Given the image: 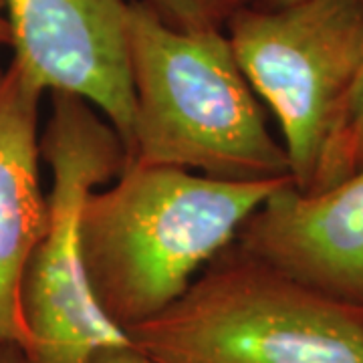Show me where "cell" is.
Segmentation results:
<instances>
[{"label":"cell","mask_w":363,"mask_h":363,"mask_svg":"<svg viewBox=\"0 0 363 363\" xmlns=\"http://www.w3.org/2000/svg\"><path fill=\"white\" fill-rule=\"evenodd\" d=\"M286 178L218 180L128 162L83 208V259L101 311L131 329L166 311Z\"/></svg>","instance_id":"1"},{"label":"cell","mask_w":363,"mask_h":363,"mask_svg":"<svg viewBox=\"0 0 363 363\" xmlns=\"http://www.w3.org/2000/svg\"><path fill=\"white\" fill-rule=\"evenodd\" d=\"M128 40V162L218 180L291 178L285 145L269 130L224 30H180L142 2H130Z\"/></svg>","instance_id":"2"},{"label":"cell","mask_w":363,"mask_h":363,"mask_svg":"<svg viewBox=\"0 0 363 363\" xmlns=\"http://www.w3.org/2000/svg\"><path fill=\"white\" fill-rule=\"evenodd\" d=\"M152 363H363V309L230 247L166 311L128 329Z\"/></svg>","instance_id":"3"},{"label":"cell","mask_w":363,"mask_h":363,"mask_svg":"<svg viewBox=\"0 0 363 363\" xmlns=\"http://www.w3.org/2000/svg\"><path fill=\"white\" fill-rule=\"evenodd\" d=\"M40 160L51 169L47 222L26 262L21 305L28 329L25 363H93L131 339L99 307L83 259V208L93 190L116 180L128 152L93 105L51 93L40 133Z\"/></svg>","instance_id":"4"},{"label":"cell","mask_w":363,"mask_h":363,"mask_svg":"<svg viewBox=\"0 0 363 363\" xmlns=\"http://www.w3.org/2000/svg\"><path fill=\"white\" fill-rule=\"evenodd\" d=\"M234 57L281 130L293 184L313 186L363 61V9L347 0L247 6L226 25Z\"/></svg>","instance_id":"5"},{"label":"cell","mask_w":363,"mask_h":363,"mask_svg":"<svg viewBox=\"0 0 363 363\" xmlns=\"http://www.w3.org/2000/svg\"><path fill=\"white\" fill-rule=\"evenodd\" d=\"M14 63L43 93L85 99L130 145L133 119L125 0H4Z\"/></svg>","instance_id":"6"},{"label":"cell","mask_w":363,"mask_h":363,"mask_svg":"<svg viewBox=\"0 0 363 363\" xmlns=\"http://www.w3.org/2000/svg\"><path fill=\"white\" fill-rule=\"evenodd\" d=\"M234 247L298 285L363 309V166L321 192L285 184L245 222Z\"/></svg>","instance_id":"7"},{"label":"cell","mask_w":363,"mask_h":363,"mask_svg":"<svg viewBox=\"0 0 363 363\" xmlns=\"http://www.w3.org/2000/svg\"><path fill=\"white\" fill-rule=\"evenodd\" d=\"M43 91L16 63L0 73V345L25 351L21 305L26 262L47 222L40 186L39 104Z\"/></svg>","instance_id":"8"},{"label":"cell","mask_w":363,"mask_h":363,"mask_svg":"<svg viewBox=\"0 0 363 363\" xmlns=\"http://www.w3.org/2000/svg\"><path fill=\"white\" fill-rule=\"evenodd\" d=\"M363 166V61L351 83L307 192H321Z\"/></svg>","instance_id":"9"},{"label":"cell","mask_w":363,"mask_h":363,"mask_svg":"<svg viewBox=\"0 0 363 363\" xmlns=\"http://www.w3.org/2000/svg\"><path fill=\"white\" fill-rule=\"evenodd\" d=\"M180 30H226L228 21L250 0H138Z\"/></svg>","instance_id":"10"},{"label":"cell","mask_w":363,"mask_h":363,"mask_svg":"<svg viewBox=\"0 0 363 363\" xmlns=\"http://www.w3.org/2000/svg\"><path fill=\"white\" fill-rule=\"evenodd\" d=\"M93 363H152L143 353L133 347V343L128 347H116V350L101 351Z\"/></svg>","instance_id":"11"},{"label":"cell","mask_w":363,"mask_h":363,"mask_svg":"<svg viewBox=\"0 0 363 363\" xmlns=\"http://www.w3.org/2000/svg\"><path fill=\"white\" fill-rule=\"evenodd\" d=\"M0 363H25L23 350L16 345H0Z\"/></svg>","instance_id":"12"},{"label":"cell","mask_w":363,"mask_h":363,"mask_svg":"<svg viewBox=\"0 0 363 363\" xmlns=\"http://www.w3.org/2000/svg\"><path fill=\"white\" fill-rule=\"evenodd\" d=\"M0 45H11V28H9L6 16H2V13H0Z\"/></svg>","instance_id":"13"},{"label":"cell","mask_w":363,"mask_h":363,"mask_svg":"<svg viewBox=\"0 0 363 363\" xmlns=\"http://www.w3.org/2000/svg\"><path fill=\"white\" fill-rule=\"evenodd\" d=\"M293 2H298V0H264V4H269V6H283V4H293ZM347 2H353L363 9V0H347Z\"/></svg>","instance_id":"14"}]
</instances>
